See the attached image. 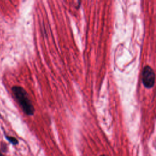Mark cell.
<instances>
[{
  "label": "cell",
  "instance_id": "6da1fadb",
  "mask_svg": "<svg viewBox=\"0 0 156 156\" xmlns=\"http://www.w3.org/2000/svg\"><path fill=\"white\" fill-rule=\"evenodd\" d=\"M12 91L23 112L28 116L33 115L35 108L25 89L21 86L15 85L12 87Z\"/></svg>",
  "mask_w": 156,
  "mask_h": 156
},
{
  "label": "cell",
  "instance_id": "7a4b0ae2",
  "mask_svg": "<svg viewBox=\"0 0 156 156\" xmlns=\"http://www.w3.org/2000/svg\"><path fill=\"white\" fill-rule=\"evenodd\" d=\"M142 82L143 85L147 88H152L155 84V73L149 65H146L143 68Z\"/></svg>",
  "mask_w": 156,
  "mask_h": 156
},
{
  "label": "cell",
  "instance_id": "3957f363",
  "mask_svg": "<svg viewBox=\"0 0 156 156\" xmlns=\"http://www.w3.org/2000/svg\"><path fill=\"white\" fill-rule=\"evenodd\" d=\"M5 137L6 140H7L9 142H10L11 144H13V145H16V144H18V140H17L16 138H15V137H13V136H12L7 135H5Z\"/></svg>",
  "mask_w": 156,
  "mask_h": 156
},
{
  "label": "cell",
  "instance_id": "277c9868",
  "mask_svg": "<svg viewBox=\"0 0 156 156\" xmlns=\"http://www.w3.org/2000/svg\"><path fill=\"white\" fill-rule=\"evenodd\" d=\"M0 156H4L2 154V152L0 151Z\"/></svg>",
  "mask_w": 156,
  "mask_h": 156
},
{
  "label": "cell",
  "instance_id": "5b68a950",
  "mask_svg": "<svg viewBox=\"0 0 156 156\" xmlns=\"http://www.w3.org/2000/svg\"><path fill=\"white\" fill-rule=\"evenodd\" d=\"M100 156H108V155H101Z\"/></svg>",
  "mask_w": 156,
  "mask_h": 156
}]
</instances>
